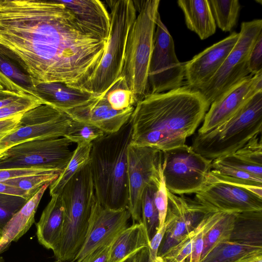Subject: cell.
Masks as SVG:
<instances>
[{"label": "cell", "instance_id": "cell-39", "mask_svg": "<svg viewBox=\"0 0 262 262\" xmlns=\"http://www.w3.org/2000/svg\"><path fill=\"white\" fill-rule=\"evenodd\" d=\"M257 136L258 135L254 136L233 154L247 162L262 166L261 139Z\"/></svg>", "mask_w": 262, "mask_h": 262}, {"label": "cell", "instance_id": "cell-35", "mask_svg": "<svg viewBox=\"0 0 262 262\" xmlns=\"http://www.w3.org/2000/svg\"><path fill=\"white\" fill-rule=\"evenodd\" d=\"M0 71L33 95L35 86L31 78L11 60L0 53Z\"/></svg>", "mask_w": 262, "mask_h": 262}, {"label": "cell", "instance_id": "cell-31", "mask_svg": "<svg viewBox=\"0 0 262 262\" xmlns=\"http://www.w3.org/2000/svg\"><path fill=\"white\" fill-rule=\"evenodd\" d=\"M261 248L225 241L217 244L200 262H235L250 252Z\"/></svg>", "mask_w": 262, "mask_h": 262}, {"label": "cell", "instance_id": "cell-32", "mask_svg": "<svg viewBox=\"0 0 262 262\" xmlns=\"http://www.w3.org/2000/svg\"><path fill=\"white\" fill-rule=\"evenodd\" d=\"M112 108L117 111L135 106L136 103L132 92L128 88L124 78L120 76L102 95Z\"/></svg>", "mask_w": 262, "mask_h": 262}, {"label": "cell", "instance_id": "cell-10", "mask_svg": "<svg viewBox=\"0 0 262 262\" xmlns=\"http://www.w3.org/2000/svg\"><path fill=\"white\" fill-rule=\"evenodd\" d=\"M72 143L64 137L21 143L4 151L0 169L38 168L61 172L73 154Z\"/></svg>", "mask_w": 262, "mask_h": 262}, {"label": "cell", "instance_id": "cell-8", "mask_svg": "<svg viewBox=\"0 0 262 262\" xmlns=\"http://www.w3.org/2000/svg\"><path fill=\"white\" fill-rule=\"evenodd\" d=\"M261 34V19L242 23L235 45L215 75L198 90L209 106L229 89L251 75L248 68L249 56Z\"/></svg>", "mask_w": 262, "mask_h": 262}, {"label": "cell", "instance_id": "cell-15", "mask_svg": "<svg viewBox=\"0 0 262 262\" xmlns=\"http://www.w3.org/2000/svg\"><path fill=\"white\" fill-rule=\"evenodd\" d=\"M194 200L212 212L262 210V198L247 189L229 183L207 184L195 193Z\"/></svg>", "mask_w": 262, "mask_h": 262}, {"label": "cell", "instance_id": "cell-4", "mask_svg": "<svg viewBox=\"0 0 262 262\" xmlns=\"http://www.w3.org/2000/svg\"><path fill=\"white\" fill-rule=\"evenodd\" d=\"M60 194L63 224L59 241L53 252L57 260L72 262L84 243L96 199L89 163L69 180Z\"/></svg>", "mask_w": 262, "mask_h": 262}, {"label": "cell", "instance_id": "cell-40", "mask_svg": "<svg viewBox=\"0 0 262 262\" xmlns=\"http://www.w3.org/2000/svg\"><path fill=\"white\" fill-rule=\"evenodd\" d=\"M41 104H43L42 102L35 96L29 95L22 97L9 105L0 108V120L23 114Z\"/></svg>", "mask_w": 262, "mask_h": 262}, {"label": "cell", "instance_id": "cell-30", "mask_svg": "<svg viewBox=\"0 0 262 262\" xmlns=\"http://www.w3.org/2000/svg\"><path fill=\"white\" fill-rule=\"evenodd\" d=\"M162 176L163 174L159 180L148 184L144 189L142 195L141 222L149 241L156 233L159 227V214L154 198L158 183Z\"/></svg>", "mask_w": 262, "mask_h": 262}, {"label": "cell", "instance_id": "cell-23", "mask_svg": "<svg viewBox=\"0 0 262 262\" xmlns=\"http://www.w3.org/2000/svg\"><path fill=\"white\" fill-rule=\"evenodd\" d=\"M51 183L42 186L11 219L5 227L0 241V253L17 242L30 228L39 202Z\"/></svg>", "mask_w": 262, "mask_h": 262}, {"label": "cell", "instance_id": "cell-42", "mask_svg": "<svg viewBox=\"0 0 262 262\" xmlns=\"http://www.w3.org/2000/svg\"><path fill=\"white\" fill-rule=\"evenodd\" d=\"M154 201L159 214V228L165 222L168 205L167 189L163 176L158 183Z\"/></svg>", "mask_w": 262, "mask_h": 262}, {"label": "cell", "instance_id": "cell-25", "mask_svg": "<svg viewBox=\"0 0 262 262\" xmlns=\"http://www.w3.org/2000/svg\"><path fill=\"white\" fill-rule=\"evenodd\" d=\"M229 241L262 247V210L235 213Z\"/></svg>", "mask_w": 262, "mask_h": 262}, {"label": "cell", "instance_id": "cell-1", "mask_svg": "<svg viewBox=\"0 0 262 262\" xmlns=\"http://www.w3.org/2000/svg\"><path fill=\"white\" fill-rule=\"evenodd\" d=\"M106 46L58 0H0V53L35 86L59 82L92 93Z\"/></svg>", "mask_w": 262, "mask_h": 262}, {"label": "cell", "instance_id": "cell-12", "mask_svg": "<svg viewBox=\"0 0 262 262\" xmlns=\"http://www.w3.org/2000/svg\"><path fill=\"white\" fill-rule=\"evenodd\" d=\"M72 121L51 105L34 107L23 113L15 129L0 140V152L27 141L64 137Z\"/></svg>", "mask_w": 262, "mask_h": 262}, {"label": "cell", "instance_id": "cell-34", "mask_svg": "<svg viewBox=\"0 0 262 262\" xmlns=\"http://www.w3.org/2000/svg\"><path fill=\"white\" fill-rule=\"evenodd\" d=\"M104 134L103 132L94 125L73 120L72 124L64 137L72 143L79 144L91 143Z\"/></svg>", "mask_w": 262, "mask_h": 262}, {"label": "cell", "instance_id": "cell-46", "mask_svg": "<svg viewBox=\"0 0 262 262\" xmlns=\"http://www.w3.org/2000/svg\"><path fill=\"white\" fill-rule=\"evenodd\" d=\"M248 68L253 75L262 71V34L252 47L248 58Z\"/></svg>", "mask_w": 262, "mask_h": 262}, {"label": "cell", "instance_id": "cell-36", "mask_svg": "<svg viewBox=\"0 0 262 262\" xmlns=\"http://www.w3.org/2000/svg\"><path fill=\"white\" fill-rule=\"evenodd\" d=\"M198 226L160 257L165 262L185 261L192 252L194 238L198 231Z\"/></svg>", "mask_w": 262, "mask_h": 262}, {"label": "cell", "instance_id": "cell-54", "mask_svg": "<svg viewBox=\"0 0 262 262\" xmlns=\"http://www.w3.org/2000/svg\"><path fill=\"white\" fill-rule=\"evenodd\" d=\"M132 254L121 262H135L137 252Z\"/></svg>", "mask_w": 262, "mask_h": 262}, {"label": "cell", "instance_id": "cell-43", "mask_svg": "<svg viewBox=\"0 0 262 262\" xmlns=\"http://www.w3.org/2000/svg\"><path fill=\"white\" fill-rule=\"evenodd\" d=\"M117 236L100 245L76 262H110L112 246Z\"/></svg>", "mask_w": 262, "mask_h": 262}, {"label": "cell", "instance_id": "cell-33", "mask_svg": "<svg viewBox=\"0 0 262 262\" xmlns=\"http://www.w3.org/2000/svg\"><path fill=\"white\" fill-rule=\"evenodd\" d=\"M60 173V171H55L49 173L15 178L2 182L26 191L32 197L44 185L47 183L51 184L56 180Z\"/></svg>", "mask_w": 262, "mask_h": 262}, {"label": "cell", "instance_id": "cell-3", "mask_svg": "<svg viewBox=\"0 0 262 262\" xmlns=\"http://www.w3.org/2000/svg\"><path fill=\"white\" fill-rule=\"evenodd\" d=\"M132 138L129 120L117 132L92 142L90 166L97 200L113 210L127 208V148Z\"/></svg>", "mask_w": 262, "mask_h": 262}, {"label": "cell", "instance_id": "cell-16", "mask_svg": "<svg viewBox=\"0 0 262 262\" xmlns=\"http://www.w3.org/2000/svg\"><path fill=\"white\" fill-rule=\"evenodd\" d=\"M262 91V71L250 75L211 104L198 133L210 131L234 116L256 93Z\"/></svg>", "mask_w": 262, "mask_h": 262}, {"label": "cell", "instance_id": "cell-20", "mask_svg": "<svg viewBox=\"0 0 262 262\" xmlns=\"http://www.w3.org/2000/svg\"><path fill=\"white\" fill-rule=\"evenodd\" d=\"M58 1L72 11L84 27L107 42L111 17L103 2L98 0Z\"/></svg>", "mask_w": 262, "mask_h": 262}, {"label": "cell", "instance_id": "cell-9", "mask_svg": "<svg viewBox=\"0 0 262 262\" xmlns=\"http://www.w3.org/2000/svg\"><path fill=\"white\" fill-rule=\"evenodd\" d=\"M212 162L186 144L162 151V173L166 189L179 195L200 191L212 169Z\"/></svg>", "mask_w": 262, "mask_h": 262}, {"label": "cell", "instance_id": "cell-59", "mask_svg": "<svg viewBox=\"0 0 262 262\" xmlns=\"http://www.w3.org/2000/svg\"><path fill=\"white\" fill-rule=\"evenodd\" d=\"M1 238H2V235H0V241H1Z\"/></svg>", "mask_w": 262, "mask_h": 262}, {"label": "cell", "instance_id": "cell-41", "mask_svg": "<svg viewBox=\"0 0 262 262\" xmlns=\"http://www.w3.org/2000/svg\"><path fill=\"white\" fill-rule=\"evenodd\" d=\"M214 160L222 164L242 170L262 179V166L247 162L237 157L233 154Z\"/></svg>", "mask_w": 262, "mask_h": 262}, {"label": "cell", "instance_id": "cell-47", "mask_svg": "<svg viewBox=\"0 0 262 262\" xmlns=\"http://www.w3.org/2000/svg\"><path fill=\"white\" fill-rule=\"evenodd\" d=\"M211 213L208 214L198 225V231L194 238L192 251L186 260V262H200L203 248L204 230L207 224L209 216Z\"/></svg>", "mask_w": 262, "mask_h": 262}, {"label": "cell", "instance_id": "cell-21", "mask_svg": "<svg viewBox=\"0 0 262 262\" xmlns=\"http://www.w3.org/2000/svg\"><path fill=\"white\" fill-rule=\"evenodd\" d=\"M33 93L43 104L63 112L85 104L97 96L59 82L39 84L35 86Z\"/></svg>", "mask_w": 262, "mask_h": 262}, {"label": "cell", "instance_id": "cell-51", "mask_svg": "<svg viewBox=\"0 0 262 262\" xmlns=\"http://www.w3.org/2000/svg\"><path fill=\"white\" fill-rule=\"evenodd\" d=\"M0 193L23 198L27 200L31 196L26 191L15 186L0 182Z\"/></svg>", "mask_w": 262, "mask_h": 262}, {"label": "cell", "instance_id": "cell-18", "mask_svg": "<svg viewBox=\"0 0 262 262\" xmlns=\"http://www.w3.org/2000/svg\"><path fill=\"white\" fill-rule=\"evenodd\" d=\"M238 37L239 33L234 32L186 62L185 79L187 86L199 90L206 85L220 69Z\"/></svg>", "mask_w": 262, "mask_h": 262}, {"label": "cell", "instance_id": "cell-17", "mask_svg": "<svg viewBox=\"0 0 262 262\" xmlns=\"http://www.w3.org/2000/svg\"><path fill=\"white\" fill-rule=\"evenodd\" d=\"M130 217L127 208L113 210L106 208L96 198L84 243L72 262L81 259L96 247L117 236L127 227Z\"/></svg>", "mask_w": 262, "mask_h": 262}, {"label": "cell", "instance_id": "cell-44", "mask_svg": "<svg viewBox=\"0 0 262 262\" xmlns=\"http://www.w3.org/2000/svg\"><path fill=\"white\" fill-rule=\"evenodd\" d=\"M55 171L57 170L38 168H13L0 169V182H4L15 178L49 173Z\"/></svg>", "mask_w": 262, "mask_h": 262}, {"label": "cell", "instance_id": "cell-57", "mask_svg": "<svg viewBox=\"0 0 262 262\" xmlns=\"http://www.w3.org/2000/svg\"><path fill=\"white\" fill-rule=\"evenodd\" d=\"M4 154H5L4 152H0V158H2V157H3Z\"/></svg>", "mask_w": 262, "mask_h": 262}, {"label": "cell", "instance_id": "cell-56", "mask_svg": "<svg viewBox=\"0 0 262 262\" xmlns=\"http://www.w3.org/2000/svg\"><path fill=\"white\" fill-rule=\"evenodd\" d=\"M0 262H5L4 258L0 256Z\"/></svg>", "mask_w": 262, "mask_h": 262}, {"label": "cell", "instance_id": "cell-26", "mask_svg": "<svg viewBox=\"0 0 262 262\" xmlns=\"http://www.w3.org/2000/svg\"><path fill=\"white\" fill-rule=\"evenodd\" d=\"M149 242L142 223H134L116 237L112 246L110 262H121L141 249L148 247Z\"/></svg>", "mask_w": 262, "mask_h": 262}, {"label": "cell", "instance_id": "cell-60", "mask_svg": "<svg viewBox=\"0 0 262 262\" xmlns=\"http://www.w3.org/2000/svg\"><path fill=\"white\" fill-rule=\"evenodd\" d=\"M184 262H186V261H184Z\"/></svg>", "mask_w": 262, "mask_h": 262}, {"label": "cell", "instance_id": "cell-2", "mask_svg": "<svg viewBox=\"0 0 262 262\" xmlns=\"http://www.w3.org/2000/svg\"><path fill=\"white\" fill-rule=\"evenodd\" d=\"M209 106L198 90L187 85L149 94L135 105L129 119L130 144L162 151L183 145Z\"/></svg>", "mask_w": 262, "mask_h": 262}, {"label": "cell", "instance_id": "cell-49", "mask_svg": "<svg viewBox=\"0 0 262 262\" xmlns=\"http://www.w3.org/2000/svg\"><path fill=\"white\" fill-rule=\"evenodd\" d=\"M3 92L31 95L28 91L13 82L0 71V92Z\"/></svg>", "mask_w": 262, "mask_h": 262}, {"label": "cell", "instance_id": "cell-52", "mask_svg": "<svg viewBox=\"0 0 262 262\" xmlns=\"http://www.w3.org/2000/svg\"><path fill=\"white\" fill-rule=\"evenodd\" d=\"M235 262H262V248L250 252Z\"/></svg>", "mask_w": 262, "mask_h": 262}, {"label": "cell", "instance_id": "cell-5", "mask_svg": "<svg viewBox=\"0 0 262 262\" xmlns=\"http://www.w3.org/2000/svg\"><path fill=\"white\" fill-rule=\"evenodd\" d=\"M133 2L138 14L128 34L120 76L124 78L137 104L149 93V67L160 1Z\"/></svg>", "mask_w": 262, "mask_h": 262}, {"label": "cell", "instance_id": "cell-37", "mask_svg": "<svg viewBox=\"0 0 262 262\" xmlns=\"http://www.w3.org/2000/svg\"><path fill=\"white\" fill-rule=\"evenodd\" d=\"M27 201L20 196L0 193V235L11 219Z\"/></svg>", "mask_w": 262, "mask_h": 262}, {"label": "cell", "instance_id": "cell-58", "mask_svg": "<svg viewBox=\"0 0 262 262\" xmlns=\"http://www.w3.org/2000/svg\"><path fill=\"white\" fill-rule=\"evenodd\" d=\"M54 262H62V261L56 259V260Z\"/></svg>", "mask_w": 262, "mask_h": 262}, {"label": "cell", "instance_id": "cell-45", "mask_svg": "<svg viewBox=\"0 0 262 262\" xmlns=\"http://www.w3.org/2000/svg\"><path fill=\"white\" fill-rule=\"evenodd\" d=\"M212 169L216 170L222 174L232 178L262 183L261 178L242 170L222 164L214 160L212 162Z\"/></svg>", "mask_w": 262, "mask_h": 262}, {"label": "cell", "instance_id": "cell-7", "mask_svg": "<svg viewBox=\"0 0 262 262\" xmlns=\"http://www.w3.org/2000/svg\"><path fill=\"white\" fill-rule=\"evenodd\" d=\"M105 2L111 10L110 32L103 55L90 83L91 92L97 96L104 94L121 76L127 37L137 15L133 1Z\"/></svg>", "mask_w": 262, "mask_h": 262}, {"label": "cell", "instance_id": "cell-11", "mask_svg": "<svg viewBox=\"0 0 262 262\" xmlns=\"http://www.w3.org/2000/svg\"><path fill=\"white\" fill-rule=\"evenodd\" d=\"M185 64L186 62H181L178 59L172 37L159 14L149 67V94L164 93L183 86Z\"/></svg>", "mask_w": 262, "mask_h": 262}, {"label": "cell", "instance_id": "cell-27", "mask_svg": "<svg viewBox=\"0 0 262 262\" xmlns=\"http://www.w3.org/2000/svg\"><path fill=\"white\" fill-rule=\"evenodd\" d=\"M235 213L213 212L209 216L204 230L202 260L221 242L229 241L233 229Z\"/></svg>", "mask_w": 262, "mask_h": 262}, {"label": "cell", "instance_id": "cell-6", "mask_svg": "<svg viewBox=\"0 0 262 262\" xmlns=\"http://www.w3.org/2000/svg\"><path fill=\"white\" fill-rule=\"evenodd\" d=\"M262 129V91L253 95L231 119L215 128L198 133L191 148L212 161L231 155Z\"/></svg>", "mask_w": 262, "mask_h": 262}, {"label": "cell", "instance_id": "cell-14", "mask_svg": "<svg viewBox=\"0 0 262 262\" xmlns=\"http://www.w3.org/2000/svg\"><path fill=\"white\" fill-rule=\"evenodd\" d=\"M167 192L168 205L165 221L166 230L158 249L159 257L163 256L212 212L195 200L183 195H176L167 189Z\"/></svg>", "mask_w": 262, "mask_h": 262}, {"label": "cell", "instance_id": "cell-19", "mask_svg": "<svg viewBox=\"0 0 262 262\" xmlns=\"http://www.w3.org/2000/svg\"><path fill=\"white\" fill-rule=\"evenodd\" d=\"M134 110V106L120 111L114 110L104 96H96L85 104L64 112L73 120L94 125L104 134H111L128 121Z\"/></svg>", "mask_w": 262, "mask_h": 262}, {"label": "cell", "instance_id": "cell-29", "mask_svg": "<svg viewBox=\"0 0 262 262\" xmlns=\"http://www.w3.org/2000/svg\"><path fill=\"white\" fill-rule=\"evenodd\" d=\"M216 26L230 32L238 21L241 5L237 0H208Z\"/></svg>", "mask_w": 262, "mask_h": 262}, {"label": "cell", "instance_id": "cell-22", "mask_svg": "<svg viewBox=\"0 0 262 262\" xmlns=\"http://www.w3.org/2000/svg\"><path fill=\"white\" fill-rule=\"evenodd\" d=\"M36 224L38 242L53 251L59 241L63 224V205L60 194L52 195Z\"/></svg>", "mask_w": 262, "mask_h": 262}, {"label": "cell", "instance_id": "cell-38", "mask_svg": "<svg viewBox=\"0 0 262 262\" xmlns=\"http://www.w3.org/2000/svg\"><path fill=\"white\" fill-rule=\"evenodd\" d=\"M214 182H225L237 185L247 189L262 198V183L232 178L222 174L216 170L211 169L207 176L206 185Z\"/></svg>", "mask_w": 262, "mask_h": 262}, {"label": "cell", "instance_id": "cell-28", "mask_svg": "<svg viewBox=\"0 0 262 262\" xmlns=\"http://www.w3.org/2000/svg\"><path fill=\"white\" fill-rule=\"evenodd\" d=\"M72 157L65 169L49 186L50 194H59L69 180L90 161L91 143L77 144Z\"/></svg>", "mask_w": 262, "mask_h": 262}, {"label": "cell", "instance_id": "cell-55", "mask_svg": "<svg viewBox=\"0 0 262 262\" xmlns=\"http://www.w3.org/2000/svg\"><path fill=\"white\" fill-rule=\"evenodd\" d=\"M154 262H165V261L163 260V259L161 257L158 256Z\"/></svg>", "mask_w": 262, "mask_h": 262}, {"label": "cell", "instance_id": "cell-53", "mask_svg": "<svg viewBox=\"0 0 262 262\" xmlns=\"http://www.w3.org/2000/svg\"><path fill=\"white\" fill-rule=\"evenodd\" d=\"M135 262H153L150 257L148 247L143 248L137 252Z\"/></svg>", "mask_w": 262, "mask_h": 262}, {"label": "cell", "instance_id": "cell-50", "mask_svg": "<svg viewBox=\"0 0 262 262\" xmlns=\"http://www.w3.org/2000/svg\"><path fill=\"white\" fill-rule=\"evenodd\" d=\"M22 115L18 114L0 120V140L15 129Z\"/></svg>", "mask_w": 262, "mask_h": 262}, {"label": "cell", "instance_id": "cell-48", "mask_svg": "<svg viewBox=\"0 0 262 262\" xmlns=\"http://www.w3.org/2000/svg\"><path fill=\"white\" fill-rule=\"evenodd\" d=\"M166 230V224L164 222L163 225L159 227L149 242L148 249L149 255L151 260L154 262L158 257L159 248L161 244Z\"/></svg>", "mask_w": 262, "mask_h": 262}, {"label": "cell", "instance_id": "cell-24", "mask_svg": "<svg viewBox=\"0 0 262 262\" xmlns=\"http://www.w3.org/2000/svg\"><path fill=\"white\" fill-rule=\"evenodd\" d=\"M177 3L183 12L187 28L200 39L214 34L216 26L208 0H179Z\"/></svg>", "mask_w": 262, "mask_h": 262}, {"label": "cell", "instance_id": "cell-13", "mask_svg": "<svg viewBox=\"0 0 262 262\" xmlns=\"http://www.w3.org/2000/svg\"><path fill=\"white\" fill-rule=\"evenodd\" d=\"M162 151L129 144L127 148L128 201L131 217L141 222V198L145 187L162 175Z\"/></svg>", "mask_w": 262, "mask_h": 262}]
</instances>
